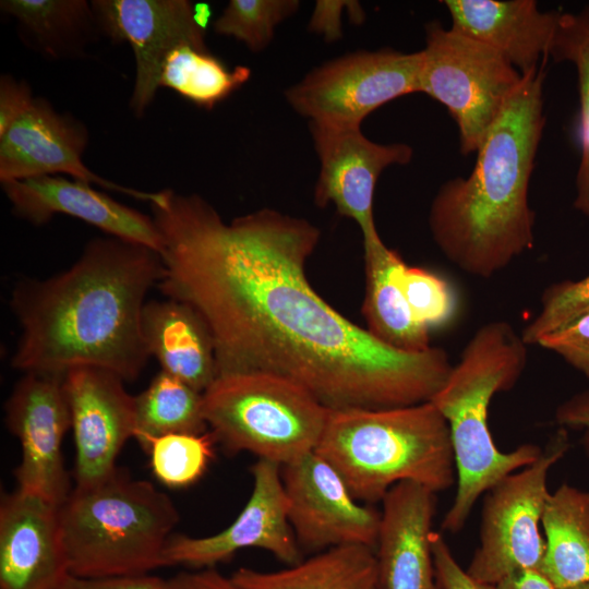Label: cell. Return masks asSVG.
<instances>
[{
    "label": "cell",
    "instance_id": "obj_4",
    "mask_svg": "<svg viewBox=\"0 0 589 589\" xmlns=\"http://www.w3.org/2000/svg\"><path fill=\"white\" fill-rule=\"evenodd\" d=\"M526 346L504 321L481 326L430 400L447 421L457 476L456 496L442 521L445 531L458 532L481 494L542 453L533 444L500 450L488 423L492 397L510 389L526 366Z\"/></svg>",
    "mask_w": 589,
    "mask_h": 589
},
{
    "label": "cell",
    "instance_id": "obj_1",
    "mask_svg": "<svg viewBox=\"0 0 589 589\" xmlns=\"http://www.w3.org/2000/svg\"><path fill=\"white\" fill-rule=\"evenodd\" d=\"M149 206L163 240L158 287L203 318L218 375H279L328 409L417 405L445 383L443 349L392 348L317 294L305 264L320 230L309 221L262 208L225 223L200 195L171 189Z\"/></svg>",
    "mask_w": 589,
    "mask_h": 589
},
{
    "label": "cell",
    "instance_id": "obj_39",
    "mask_svg": "<svg viewBox=\"0 0 589 589\" xmlns=\"http://www.w3.org/2000/svg\"><path fill=\"white\" fill-rule=\"evenodd\" d=\"M496 589H554L552 584L533 569L517 572L496 585Z\"/></svg>",
    "mask_w": 589,
    "mask_h": 589
},
{
    "label": "cell",
    "instance_id": "obj_9",
    "mask_svg": "<svg viewBox=\"0 0 589 589\" xmlns=\"http://www.w3.org/2000/svg\"><path fill=\"white\" fill-rule=\"evenodd\" d=\"M421 62V50H359L315 68L285 97L310 123L360 128L386 103L420 93Z\"/></svg>",
    "mask_w": 589,
    "mask_h": 589
},
{
    "label": "cell",
    "instance_id": "obj_7",
    "mask_svg": "<svg viewBox=\"0 0 589 589\" xmlns=\"http://www.w3.org/2000/svg\"><path fill=\"white\" fill-rule=\"evenodd\" d=\"M203 406L226 452H250L281 467L315 450L329 413L298 383L263 372L218 375Z\"/></svg>",
    "mask_w": 589,
    "mask_h": 589
},
{
    "label": "cell",
    "instance_id": "obj_19",
    "mask_svg": "<svg viewBox=\"0 0 589 589\" xmlns=\"http://www.w3.org/2000/svg\"><path fill=\"white\" fill-rule=\"evenodd\" d=\"M70 575L59 506L16 489L0 504V589H60Z\"/></svg>",
    "mask_w": 589,
    "mask_h": 589
},
{
    "label": "cell",
    "instance_id": "obj_41",
    "mask_svg": "<svg viewBox=\"0 0 589 589\" xmlns=\"http://www.w3.org/2000/svg\"><path fill=\"white\" fill-rule=\"evenodd\" d=\"M566 589H589V580H586L584 582H580L576 586H573V587H569V588H566Z\"/></svg>",
    "mask_w": 589,
    "mask_h": 589
},
{
    "label": "cell",
    "instance_id": "obj_34",
    "mask_svg": "<svg viewBox=\"0 0 589 589\" xmlns=\"http://www.w3.org/2000/svg\"><path fill=\"white\" fill-rule=\"evenodd\" d=\"M537 345L556 352L589 376V311L548 333Z\"/></svg>",
    "mask_w": 589,
    "mask_h": 589
},
{
    "label": "cell",
    "instance_id": "obj_30",
    "mask_svg": "<svg viewBox=\"0 0 589 589\" xmlns=\"http://www.w3.org/2000/svg\"><path fill=\"white\" fill-rule=\"evenodd\" d=\"M215 438L203 434L172 433L152 438L144 452L149 456L154 477L170 489L195 483L214 457Z\"/></svg>",
    "mask_w": 589,
    "mask_h": 589
},
{
    "label": "cell",
    "instance_id": "obj_24",
    "mask_svg": "<svg viewBox=\"0 0 589 589\" xmlns=\"http://www.w3.org/2000/svg\"><path fill=\"white\" fill-rule=\"evenodd\" d=\"M0 9L16 21L21 40L49 59L83 57L101 36L91 1L2 0Z\"/></svg>",
    "mask_w": 589,
    "mask_h": 589
},
{
    "label": "cell",
    "instance_id": "obj_16",
    "mask_svg": "<svg viewBox=\"0 0 589 589\" xmlns=\"http://www.w3.org/2000/svg\"><path fill=\"white\" fill-rule=\"evenodd\" d=\"M88 131L73 116L35 97L29 109L0 136V182L63 173L151 203L156 192L117 184L94 173L83 161Z\"/></svg>",
    "mask_w": 589,
    "mask_h": 589
},
{
    "label": "cell",
    "instance_id": "obj_29",
    "mask_svg": "<svg viewBox=\"0 0 589 589\" xmlns=\"http://www.w3.org/2000/svg\"><path fill=\"white\" fill-rule=\"evenodd\" d=\"M549 56L555 61H569L577 70L581 159L574 206L589 218V7L577 13H560Z\"/></svg>",
    "mask_w": 589,
    "mask_h": 589
},
{
    "label": "cell",
    "instance_id": "obj_5",
    "mask_svg": "<svg viewBox=\"0 0 589 589\" xmlns=\"http://www.w3.org/2000/svg\"><path fill=\"white\" fill-rule=\"evenodd\" d=\"M314 452L337 470L359 502L383 501L402 481L436 493L457 478L447 421L431 401L329 409Z\"/></svg>",
    "mask_w": 589,
    "mask_h": 589
},
{
    "label": "cell",
    "instance_id": "obj_18",
    "mask_svg": "<svg viewBox=\"0 0 589 589\" xmlns=\"http://www.w3.org/2000/svg\"><path fill=\"white\" fill-rule=\"evenodd\" d=\"M92 185L60 176L1 183L12 213L31 225L43 226L55 215H67L95 226L111 237L146 245L160 254L163 240L153 217Z\"/></svg>",
    "mask_w": 589,
    "mask_h": 589
},
{
    "label": "cell",
    "instance_id": "obj_17",
    "mask_svg": "<svg viewBox=\"0 0 589 589\" xmlns=\"http://www.w3.org/2000/svg\"><path fill=\"white\" fill-rule=\"evenodd\" d=\"M310 130L320 161L316 205L333 204L340 215L353 219L363 240L377 236L373 215L377 179L388 166L408 164L412 148L372 142L354 127L310 123Z\"/></svg>",
    "mask_w": 589,
    "mask_h": 589
},
{
    "label": "cell",
    "instance_id": "obj_25",
    "mask_svg": "<svg viewBox=\"0 0 589 589\" xmlns=\"http://www.w3.org/2000/svg\"><path fill=\"white\" fill-rule=\"evenodd\" d=\"M230 578L242 589H380L373 548L341 545L276 572L238 568Z\"/></svg>",
    "mask_w": 589,
    "mask_h": 589
},
{
    "label": "cell",
    "instance_id": "obj_3",
    "mask_svg": "<svg viewBox=\"0 0 589 589\" xmlns=\"http://www.w3.org/2000/svg\"><path fill=\"white\" fill-rule=\"evenodd\" d=\"M542 65L522 75L482 140L471 173L445 182L431 204L434 242L476 277L490 278L533 247L528 189L545 122Z\"/></svg>",
    "mask_w": 589,
    "mask_h": 589
},
{
    "label": "cell",
    "instance_id": "obj_6",
    "mask_svg": "<svg viewBox=\"0 0 589 589\" xmlns=\"http://www.w3.org/2000/svg\"><path fill=\"white\" fill-rule=\"evenodd\" d=\"M172 500L149 481L118 470L88 488H74L59 507L70 575L101 578L148 574L179 522Z\"/></svg>",
    "mask_w": 589,
    "mask_h": 589
},
{
    "label": "cell",
    "instance_id": "obj_40",
    "mask_svg": "<svg viewBox=\"0 0 589 589\" xmlns=\"http://www.w3.org/2000/svg\"><path fill=\"white\" fill-rule=\"evenodd\" d=\"M558 420L573 428H585L589 441V401L581 400L563 408Z\"/></svg>",
    "mask_w": 589,
    "mask_h": 589
},
{
    "label": "cell",
    "instance_id": "obj_33",
    "mask_svg": "<svg viewBox=\"0 0 589 589\" xmlns=\"http://www.w3.org/2000/svg\"><path fill=\"white\" fill-rule=\"evenodd\" d=\"M541 301V311L521 332L526 345L537 344L548 333L589 311V275L550 286Z\"/></svg>",
    "mask_w": 589,
    "mask_h": 589
},
{
    "label": "cell",
    "instance_id": "obj_26",
    "mask_svg": "<svg viewBox=\"0 0 589 589\" xmlns=\"http://www.w3.org/2000/svg\"><path fill=\"white\" fill-rule=\"evenodd\" d=\"M541 524L545 551L539 572L554 589L589 580V492L561 485L549 494Z\"/></svg>",
    "mask_w": 589,
    "mask_h": 589
},
{
    "label": "cell",
    "instance_id": "obj_37",
    "mask_svg": "<svg viewBox=\"0 0 589 589\" xmlns=\"http://www.w3.org/2000/svg\"><path fill=\"white\" fill-rule=\"evenodd\" d=\"M60 589H167L166 580L149 574L101 578L69 575Z\"/></svg>",
    "mask_w": 589,
    "mask_h": 589
},
{
    "label": "cell",
    "instance_id": "obj_10",
    "mask_svg": "<svg viewBox=\"0 0 589 589\" xmlns=\"http://www.w3.org/2000/svg\"><path fill=\"white\" fill-rule=\"evenodd\" d=\"M566 448L564 436H558L534 462L488 491L480 546L466 569L473 579L496 586L517 572L540 569L545 551L540 524L550 494L546 478Z\"/></svg>",
    "mask_w": 589,
    "mask_h": 589
},
{
    "label": "cell",
    "instance_id": "obj_35",
    "mask_svg": "<svg viewBox=\"0 0 589 589\" xmlns=\"http://www.w3.org/2000/svg\"><path fill=\"white\" fill-rule=\"evenodd\" d=\"M430 541L435 575L442 589H496V586L477 581L462 569L440 533L432 531Z\"/></svg>",
    "mask_w": 589,
    "mask_h": 589
},
{
    "label": "cell",
    "instance_id": "obj_13",
    "mask_svg": "<svg viewBox=\"0 0 589 589\" xmlns=\"http://www.w3.org/2000/svg\"><path fill=\"white\" fill-rule=\"evenodd\" d=\"M101 36L128 43L135 61L130 108L144 116L159 88L167 57L180 46L208 51L205 29L187 0H93Z\"/></svg>",
    "mask_w": 589,
    "mask_h": 589
},
{
    "label": "cell",
    "instance_id": "obj_20",
    "mask_svg": "<svg viewBox=\"0 0 589 589\" xmlns=\"http://www.w3.org/2000/svg\"><path fill=\"white\" fill-rule=\"evenodd\" d=\"M435 504V493L412 481L384 496L375 546L380 589H442L430 541Z\"/></svg>",
    "mask_w": 589,
    "mask_h": 589
},
{
    "label": "cell",
    "instance_id": "obj_22",
    "mask_svg": "<svg viewBox=\"0 0 589 589\" xmlns=\"http://www.w3.org/2000/svg\"><path fill=\"white\" fill-rule=\"evenodd\" d=\"M142 334L161 371L204 393L218 376L212 335L200 314L179 300H153L142 312Z\"/></svg>",
    "mask_w": 589,
    "mask_h": 589
},
{
    "label": "cell",
    "instance_id": "obj_11",
    "mask_svg": "<svg viewBox=\"0 0 589 589\" xmlns=\"http://www.w3.org/2000/svg\"><path fill=\"white\" fill-rule=\"evenodd\" d=\"M281 479L300 550L376 546L381 513L361 505L337 470L315 452L283 466Z\"/></svg>",
    "mask_w": 589,
    "mask_h": 589
},
{
    "label": "cell",
    "instance_id": "obj_31",
    "mask_svg": "<svg viewBox=\"0 0 589 589\" xmlns=\"http://www.w3.org/2000/svg\"><path fill=\"white\" fill-rule=\"evenodd\" d=\"M299 8L297 0H231L214 22L215 33L242 41L260 52L274 37L275 29Z\"/></svg>",
    "mask_w": 589,
    "mask_h": 589
},
{
    "label": "cell",
    "instance_id": "obj_15",
    "mask_svg": "<svg viewBox=\"0 0 589 589\" xmlns=\"http://www.w3.org/2000/svg\"><path fill=\"white\" fill-rule=\"evenodd\" d=\"M117 373L98 366H77L63 377L75 445L76 488H88L111 477L116 461L134 435V396Z\"/></svg>",
    "mask_w": 589,
    "mask_h": 589
},
{
    "label": "cell",
    "instance_id": "obj_36",
    "mask_svg": "<svg viewBox=\"0 0 589 589\" xmlns=\"http://www.w3.org/2000/svg\"><path fill=\"white\" fill-rule=\"evenodd\" d=\"M31 85L10 74L0 76V136L32 106Z\"/></svg>",
    "mask_w": 589,
    "mask_h": 589
},
{
    "label": "cell",
    "instance_id": "obj_23",
    "mask_svg": "<svg viewBox=\"0 0 589 589\" xmlns=\"http://www.w3.org/2000/svg\"><path fill=\"white\" fill-rule=\"evenodd\" d=\"M365 296L362 314L366 329L378 340L397 350L420 352L429 349V329L418 323L401 286L406 266L395 250L380 236L363 240Z\"/></svg>",
    "mask_w": 589,
    "mask_h": 589
},
{
    "label": "cell",
    "instance_id": "obj_28",
    "mask_svg": "<svg viewBox=\"0 0 589 589\" xmlns=\"http://www.w3.org/2000/svg\"><path fill=\"white\" fill-rule=\"evenodd\" d=\"M251 76L244 65L228 68L220 59L192 46H180L167 57L159 87H167L194 105L211 110Z\"/></svg>",
    "mask_w": 589,
    "mask_h": 589
},
{
    "label": "cell",
    "instance_id": "obj_14",
    "mask_svg": "<svg viewBox=\"0 0 589 589\" xmlns=\"http://www.w3.org/2000/svg\"><path fill=\"white\" fill-rule=\"evenodd\" d=\"M251 472L253 490L237 518L212 536H171L164 550V566L212 568L231 560L238 551L250 548L268 551L287 566L302 561L288 519L281 466L259 459Z\"/></svg>",
    "mask_w": 589,
    "mask_h": 589
},
{
    "label": "cell",
    "instance_id": "obj_21",
    "mask_svg": "<svg viewBox=\"0 0 589 589\" xmlns=\"http://www.w3.org/2000/svg\"><path fill=\"white\" fill-rule=\"evenodd\" d=\"M452 29L490 46L521 75L549 57L560 13L542 12L533 0H446Z\"/></svg>",
    "mask_w": 589,
    "mask_h": 589
},
{
    "label": "cell",
    "instance_id": "obj_12",
    "mask_svg": "<svg viewBox=\"0 0 589 589\" xmlns=\"http://www.w3.org/2000/svg\"><path fill=\"white\" fill-rule=\"evenodd\" d=\"M63 377L24 373L4 404L5 424L21 445L14 470L17 490L59 507L71 492L61 449L71 428Z\"/></svg>",
    "mask_w": 589,
    "mask_h": 589
},
{
    "label": "cell",
    "instance_id": "obj_8",
    "mask_svg": "<svg viewBox=\"0 0 589 589\" xmlns=\"http://www.w3.org/2000/svg\"><path fill=\"white\" fill-rule=\"evenodd\" d=\"M425 34L420 93L448 109L460 152L474 153L522 75L495 49L436 21L426 24Z\"/></svg>",
    "mask_w": 589,
    "mask_h": 589
},
{
    "label": "cell",
    "instance_id": "obj_2",
    "mask_svg": "<svg viewBox=\"0 0 589 589\" xmlns=\"http://www.w3.org/2000/svg\"><path fill=\"white\" fill-rule=\"evenodd\" d=\"M163 272L157 251L109 236L88 241L67 271L21 279L10 299L21 327L11 365L56 375L98 366L133 382L151 357L141 320Z\"/></svg>",
    "mask_w": 589,
    "mask_h": 589
},
{
    "label": "cell",
    "instance_id": "obj_38",
    "mask_svg": "<svg viewBox=\"0 0 589 589\" xmlns=\"http://www.w3.org/2000/svg\"><path fill=\"white\" fill-rule=\"evenodd\" d=\"M167 589H242L214 567L180 572L166 580Z\"/></svg>",
    "mask_w": 589,
    "mask_h": 589
},
{
    "label": "cell",
    "instance_id": "obj_27",
    "mask_svg": "<svg viewBox=\"0 0 589 589\" xmlns=\"http://www.w3.org/2000/svg\"><path fill=\"white\" fill-rule=\"evenodd\" d=\"M133 438L141 447L155 437L172 433H206L203 393L159 371L149 385L134 396Z\"/></svg>",
    "mask_w": 589,
    "mask_h": 589
},
{
    "label": "cell",
    "instance_id": "obj_32",
    "mask_svg": "<svg viewBox=\"0 0 589 589\" xmlns=\"http://www.w3.org/2000/svg\"><path fill=\"white\" fill-rule=\"evenodd\" d=\"M401 286L416 321L428 329L445 324L453 316L456 306L453 291L436 274L406 265Z\"/></svg>",
    "mask_w": 589,
    "mask_h": 589
}]
</instances>
